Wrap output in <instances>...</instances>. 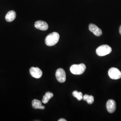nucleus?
<instances>
[{
	"label": "nucleus",
	"mask_w": 121,
	"mask_h": 121,
	"mask_svg": "<svg viewBox=\"0 0 121 121\" xmlns=\"http://www.w3.org/2000/svg\"><path fill=\"white\" fill-rule=\"evenodd\" d=\"M35 27L40 30H47L48 28V24L46 22L42 21H38L35 22Z\"/></svg>",
	"instance_id": "nucleus-9"
},
{
	"label": "nucleus",
	"mask_w": 121,
	"mask_h": 121,
	"mask_svg": "<svg viewBox=\"0 0 121 121\" xmlns=\"http://www.w3.org/2000/svg\"><path fill=\"white\" fill-rule=\"evenodd\" d=\"M30 73L31 76L35 78H41L42 76L43 72L42 70L38 67H32L30 69Z\"/></svg>",
	"instance_id": "nucleus-6"
},
{
	"label": "nucleus",
	"mask_w": 121,
	"mask_h": 121,
	"mask_svg": "<svg viewBox=\"0 0 121 121\" xmlns=\"http://www.w3.org/2000/svg\"><path fill=\"white\" fill-rule=\"evenodd\" d=\"M89 30L92 32L95 36H99L102 34V31L97 26L94 24L91 23L89 26Z\"/></svg>",
	"instance_id": "nucleus-7"
},
{
	"label": "nucleus",
	"mask_w": 121,
	"mask_h": 121,
	"mask_svg": "<svg viewBox=\"0 0 121 121\" xmlns=\"http://www.w3.org/2000/svg\"><path fill=\"white\" fill-rule=\"evenodd\" d=\"M53 96V94L52 93L49 91H48L45 94V95H43V98L42 99V102L43 104H47L49 101V100L51 99Z\"/></svg>",
	"instance_id": "nucleus-12"
},
{
	"label": "nucleus",
	"mask_w": 121,
	"mask_h": 121,
	"mask_svg": "<svg viewBox=\"0 0 121 121\" xmlns=\"http://www.w3.org/2000/svg\"><path fill=\"white\" fill-rule=\"evenodd\" d=\"M82 99L86 101L87 103L90 104H93L94 101V98L93 95H88L87 94H85L83 96Z\"/></svg>",
	"instance_id": "nucleus-13"
},
{
	"label": "nucleus",
	"mask_w": 121,
	"mask_h": 121,
	"mask_svg": "<svg viewBox=\"0 0 121 121\" xmlns=\"http://www.w3.org/2000/svg\"><path fill=\"white\" fill-rule=\"evenodd\" d=\"M112 48L108 45H102L98 47L96 53L99 56H104L108 55L112 52Z\"/></svg>",
	"instance_id": "nucleus-3"
},
{
	"label": "nucleus",
	"mask_w": 121,
	"mask_h": 121,
	"mask_svg": "<svg viewBox=\"0 0 121 121\" xmlns=\"http://www.w3.org/2000/svg\"><path fill=\"white\" fill-rule=\"evenodd\" d=\"M16 17V13L13 10L9 11L5 16V20L7 22H11L13 21Z\"/></svg>",
	"instance_id": "nucleus-10"
},
{
	"label": "nucleus",
	"mask_w": 121,
	"mask_h": 121,
	"mask_svg": "<svg viewBox=\"0 0 121 121\" xmlns=\"http://www.w3.org/2000/svg\"><path fill=\"white\" fill-rule=\"evenodd\" d=\"M59 38V34L56 32H53L47 36L45 38V42L48 46H52L58 43Z\"/></svg>",
	"instance_id": "nucleus-1"
},
{
	"label": "nucleus",
	"mask_w": 121,
	"mask_h": 121,
	"mask_svg": "<svg viewBox=\"0 0 121 121\" xmlns=\"http://www.w3.org/2000/svg\"><path fill=\"white\" fill-rule=\"evenodd\" d=\"M86 69L85 64L81 63L78 65H73L70 67V71L72 73L75 75H80L84 72Z\"/></svg>",
	"instance_id": "nucleus-2"
},
{
	"label": "nucleus",
	"mask_w": 121,
	"mask_h": 121,
	"mask_svg": "<svg viewBox=\"0 0 121 121\" xmlns=\"http://www.w3.org/2000/svg\"><path fill=\"white\" fill-rule=\"evenodd\" d=\"M108 74L112 79H118L121 78V71L116 68H111L108 70Z\"/></svg>",
	"instance_id": "nucleus-4"
},
{
	"label": "nucleus",
	"mask_w": 121,
	"mask_h": 121,
	"mask_svg": "<svg viewBox=\"0 0 121 121\" xmlns=\"http://www.w3.org/2000/svg\"><path fill=\"white\" fill-rule=\"evenodd\" d=\"M72 95L74 97H76L79 101L81 100L82 99L83 95L81 92H78L77 91H74L72 93Z\"/></svg>",
	"instance_id": "nucleus-14"
},
{
	"label": "nucleus",
	"mask_w": 121,
	"mask_h": 121,
	"mask_svg": "<svg viewBox=\"0 0 121 121\" xmlns=\"http://www.w3.org/2000/svg\"><path fill=\"white\" fill-rule=\"evenodd\" d=\"M119 33H120V35H121V25L120 27V28H119Z\"/></svg>",
	"instance_id": "nucleus-16"
},
{
	"label": "nucleus",
	"mask_w": 121,
	"mask_h": 121,
	"mask_svg": "<svg viewBox=\"0 0 121 121\" xmlns=\"http://www.w3.org/2000/svg\"><path fill=\"white\" fill-rule=\"evenodd\" d=\"M32 106L35 109H44L45 108V107L42 105L41 102L38 99H34L32 100Z\"/></svg>",
	"instance_id": "nucleus-11"
},
{
	"label": "nucleus",
	"mask_w": 121,
	"mask_h": 121,
	"mask_svg": "<svg viewBox=\"0 0 121 121\" xmlns=\"http://www.w3.org/2000/svg\"><path fill=\"white\" fill-rule=\"evenodd\" d=\"M106 108L107 111L109 113H113L116 110V104L114 100L109 99L106 104Z\"/></svg>",
	"instance_id": "nucleus-8"
},
{
	"label": "nucleus",
	"mask_w": 121,
	"mask_h": 121,
	"mask_svg": "<svg viewBox=\"0 0 121 121\" xmlns=\"http://www.w3.org/2000/svg\"><path fill=\"white\" fill-rule=\"evenodd\" d=\"M58 121H66V120L65 119L61 118V119H60L59 120H58Z\"/></svg>",
	"instance_id": "nucleus-15"
},
{
	"label": "nucleus",
	"mask_w": 121,
	"mask_h": 121,
	"mask_svg": "<svg viewBox=\"0 0 121 121\" xmlns=\"http://www.w3.org/2000/svg\"><path fill=\"white\" fill-rule=\"evenodd\" d=\"M56 77L59 82L63 83L66 80V73L65 70L62 68H59L56 70Z\"/></svg>",
	"instance_id": "nucleus-5"
}]
</instances>
